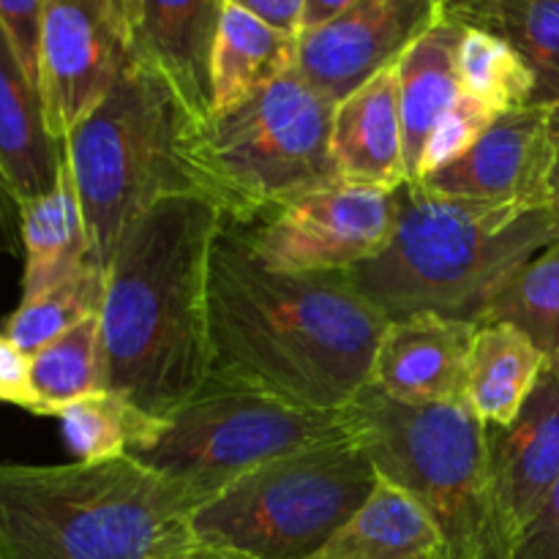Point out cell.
<instances>
[{"mask_svg":"<svg viewBox=\"0 0 559 559\" xmlns=\"http://www.w3.org/2000/svg\"><path fill=\"white\" fill-rule=\"evenodd\" d=\"M33 388L38 396V415L58 418L60 409L104 388L102 320L87 317L47 347L31 355Z\"/></svg>","mask_w":559,"mask_h":559,"instance_id":"cell-27","label":"cell"},{"mask_svg":"<svg viewBox=\"0 0 559 559\" xmlns=\"http://www.w3.org/2000/svg\"><path fill=\"white\" fill-rule=\"evenodd\" d=\"M442 540L413 495L377 478L369 500L309 559H440Z\"/></svg>","mask_w":559,"mask_h":559,"instance_id":"cell-20","label":"cell"},{"mask_svg":"<svg viewBox=\"0 0 559 559\" xmlns=\"http://www.w3.org/2000/svg\"><path fill=\"white\" fill-rule=\"evenodd\" d=\"M559 484V364L549 358L522 413L491 431V506L502 557L511 559L546 497Z\"/></svg>","mask_w":559,"mask_h":559,"instance_id":"cell-14","label":"cell"},{"mask_svg":"<svg viewBox=\"0 0 559 559\" xmlns=\"http://www.w3.org/2000/svg\"><path fill=\"white\" fill-rule=\"evenodd\" d=\"M445 11L516 49L535 80L530 107H559V0H448Z\"/></svg>","mask_w":559,"mask_h":559,"instance_id":"cell-24","label":"cell"},{"mask_svg":"<svg viewBox=\"0 0 559 559\" xmlns=\"http://www.w3.org/2000/svg\"><path fill=\"white\" fill-rule=\"evenodd\" d=\"M511 559H559V484L519 535Z\"/></svg>","mask_w":559,"mask_h":559,"instance_id":"cell-33","label":"cell"},{"mask_svg":"<svg viewBox=\"0 0 559 559\" xmlns=\"http://www.w3.org/2000/svg\"><path fill=\"white\" fill-rule=\"evenodd\" d=\"M63 156V142L47 129L38 85L0 25V169L20 205L55 189Z\"/></svg>","mask_w":559,"mask_h":559,"instance_id":"cell-18","label":"cell"},{"mask_svg":"<svg viewBox=\"0 0 559 559\" xmlns=\"http://www.w3.org/2000/svg\"><path fill=\"white\" fill-rule=\"evenodd\" d=\"M448 0H360L328 25L300 33L295 69L338 104L396 60L442 16Z\"/></svg>","mask_w":559,"mask_h":559,"instance_id":"cell-12","label":"cell"},{"mask_svg":"<svg viewBox=\"0 0 559 559\" xmlns=\"http://www.w3.org/2000/svg\"><path fill=\"white\" fill-rule=\"evenodd\" d=\"M551 207L559 213V140H557L555 169H551Z\"/></svg>","mask_w":559,"mask_h":559,"instance_id":"cell-38","label":"cell"},{"mask_svg":"<svg viewBox=\"0 0 559 559\" xmlns=\"http://www.w3.org/2000/svg\"><path fill=\"white\" fill-rule=\"evenodd\" d=\"M224 216L205 197H169L115 246L102 304L104 388L169 420L211 382V254Z\"/></svg>","mask_w":559,"mask_h":559,"instance_id":"cell-2","label":"cell"},{"mask_svg":"<svg viewBox=\"0 0 559 559\" xmlns=\"http://www.w3.org/2000/svg\"><path fill=\"white\" fill-rule=\"evenodd\" d=\"M456 69L464 96L480 102L495 115L530 107L533 102V74L516 49L497 33L464 25Z\"/></svg>","mask_w":559,"mask_h":559,"instance_id":"cell-29","label":"cell"},{"mask_svg":"<svg viewBox=\"0 0 559 559\" xmlns=\"http://www.w3.org/2000/svg\"><path fill=\"white\" fill-rule=\"evenodd\" d=\"M211 491L134 456L98 464H0V559H162L194 544Z\"/></svg>","mask_w":559,"mask_h":559,"instance_id":"cell-4","label":"cell"},{"mask_svg":"<svg viewBox=\"0 0 559 559\" xmlns=\"http://www.w3.org/2000/svg\"><path fill=\"white\" fill-rule=\"evenodd\" d=\"M360 435L347 409L295 407L267 393L207 382L164 426L156 445L136 462L202 491H222L267 462Z\"/></svg>","mask_w":559,"mask_h":559,"instance_id":"cell-9","label":"cell"},{"mask_svg":"<svg viewBox=\"0 0 559 559\" xmlns=\"http://www.w3.org/2000/svg\"><path fill=\"white\" fill-rule=\"evenodd\" d=\"M229 3L249 11L267 27L287 33V36H300V31H304L306 0H229Z\"/></svg>","mask_w":559,"mask_h":559,"instance_id":"cell-34","label":"cell"},{"mask_svg":"<svg viewBox=\"0 0 559 559\" xmlns=\"http://www.w3.org/2000/svg\"><path fill=\"white\" fill-rule=\"evenodd\" d=\"M462 31V22L442 9L440 20L396 60L407 183L418 180L420 158L435 126L462 98L456 69Z\"/></svg>","mask_w":559,"mask_h":559,"instance_id":"cell-19","label":"cell"},{"mask_svg":"<svg viewBox=\"0 0 559 559\" xmlns=\"http://www.w3.org/2000/svg\"><path fill=\"white\" fill-rule=\"evenodd\" d=\"M129 63L123 0H44L38 93L49 134L63 142Z\"/></svg>","mask_w":559,"mask_h":559,"instance_id":"cell-11","label":"cell"},{"mask_svg":"<svg viewBox=\"0 0 559 559\" xmlns=\"http://www.w3.org/2000/svg\"><path fill=\"white\" fill-rule=\"evenodd\" d=\"M478 325L420 311L388 322L371 382L388 399L413 407L467 402V358Z\"/></svg>","mask_w":559,"mask_h":559,"instance_id":"cell-15","label":"cell"},{"mask_svg":"<svg viewBox=\"0 0 559 559\" xmlns=\"http://www.w3.org/2000/svg\"><path fill=\"white\" fill-rule=\"evenodd\" d=\"M377 478L360 435L289 453L202 502L191 533L254 559H309L358 513Z\"/></svg>","mask_w":559,"mask_h":559,"instance_id":"cell-8","label":"cell"},{"mask_svg":"<svg viewBox=\"0 0 559 559\" xmlns=\"http://www.w3.org/2000/svg\"><path fill=\"white\" fill-rule=\"evenodd\" d=\"M355 3H360V0H306L304 31L300 33H309V31H317V27L328 25V22H333L336 16H342L344 11L353 9Z\"/></svg>","mask_w":559,"mask_h":559,"instance_id":"cell-36","label":"cell"},{"mask_svg":"<svg viewBox=\"0 0 559 559\" xmlns=\"http://www.w3.org/2000/svg\"><path fill=\"white\" fill-rule=\"evenodd\" d=\"M333 109L293 66L235 109L200 123L197 167L224 222L254 227L298 197L342 180L331 153Z\"/></svg>","mask_w":559,"mask_h":559,"instance_id":"cell-6","label":"cell"},{"mask_svg":"<svg viewBox=\"0 0 559 559\" xmlns=\"http://www.w3.org/2000/svg\"><path fill=\"white\" fill-rule=\"evenodd\" d=\"M44 0H0V25L14 44L16 58L38 85V44H41Z\"/></svg>","mask_w":559,"mask_h":559,"instance_id":"cell-31","label":"cell"},{"mask_svg":"<svg viewBox=\"0 0 559 559\" xmlns=\"http://www.w3.org/2000/svg\"><path fill=\"white\" fill-rule=\"evenodd\" d=\"M491 322L522 331L546 358L559 355V238L497 289L475 325Z\"/></svg>","mask_w":559,"mask_h":559,"instance_id":"cell-26","label":"cell"},{"mask_svg":"<svg viewBox=\"0 0 559 559\" xmlns=\"http://www.w3.org/2000/svg\"><path fill=\"white\" fill-rule=\"evenodd\" d=\"M20 216L22 254H25L22 300L36 298L93 260L91 235L66 156L55 189L22 202Z\"/></svg>","mask_w":559,"mask_h":559,"instance_id":"cell-21","label":"cell"},{"mask_svg":"<svg viewBox=\"0 0 559 559\" xmlns=\"http://www.w3.org/2000/svg\"><path fill=\"white\" fill-rule=\"evenodd\" d=\"M0 402L14 404L38 415V396L33 388L31 355L22 353L0 328Z\"/></svg>","mask_w":559,"mask_h":559,"instance_id":"cell-32","label":"cell"},{"mask_svg":"<svg viewBox=\"0 0 559 559\" xmlns=\"http://www.w3.org/2000/svg\"><path fill=\"white\" fill-rule=\"evenodd\" d=\"M495 118L497 115L491 112L489 107H484L480 102H475V98L462 93V98L442 115L440 123L431 131L429 142H426L424 158H420L418 180H424L426 175L437 173V169L448 167V164L456 162L459 156H464V153L478 142V136L489 129ZM418 180H415V183H418Z\"/></svg>","mask_w":559,"mask_h":559,"instance_id":"cell-30","label":"cell"},{"mask_svg":"<svg viewBox=\"0 0 559 559\" xmlns=\"http://www.w3.org/2000/svg\"><path fill=\"white\" fill-rule=\"evenodd\" d=\"M107 271L96 262H85L80 271L52 284L41 295L22 300L20 309L3 322V331L22 353L33 355L66 331L85 322L87 317L102 314Z\"/></svg>","mask_w":559,"mask_h":559,"instance_id":"cell-28","label":"cell"},{"mask_svg":"<svg viewBox=\"0 0 559 559\" xmlns=\"http://www.w3.org/2000/svg\"><path fill=\"white\" fill-rule=\"evenodd\" d=\"M331 153L344 183L388 191L407 183L396 66L374 74L336 104Z\"/></svg>","mask_w":559,"mask_h":559,"instance_id":"cell-17","label":"cell"},{"mask_svg":"<svg viewBox=\"0 0 559 559\" xmlns=\"http://www.w3.org/2000/svg\"><path fill=\"white\" fill-rule=\"evenodd\" d=\"M353 409L377 473L435 522L440 559H506L491 506V426L467 402L413 407L366 385Z\"/></svg>","mask_w":559,"mask_h":559,"instance_id":"cell-7","label":"cell"},{"mask_svg":"<svg viewBox=\"0 0 559 559\" xmlns=\"http://www.w3.org/2000/svg\"><path fill=\"white\" fill-rule=\"evenodd\" d=\"M197 118L173 82L131 60L102 104L63 140L91 257L107 271L120 235L169 197H205Z\"/></svg>","mask_w":559,"mask_h":559,"instance_id":"cell-5","label":"cell"},{"mask_svg":"<svg viewBox=\"0 0 559 559\" xmlns=\"http://www.w3.org/2000/svg\"><path fill=\"white\" fill-rule=\"evenodd\" d=\"M557 140L559 107L511 109L497 115L464 156L418 183L464 200L551 207Z\"/></svg>","mask_w":559,"mask_h":559,"instance_id":"cell-13","label":"cell"},{"mask_svg":"<svg viewBox=\"0 0 559 559\" xmlns=\"http://www.w3.org/2000/svg\"><path fill=\"white\" fill-rule=\"evenodd\" d=\"M162 559H254V557L243 555V551L224 549V546H211V544H200V540H194V544L186 546V549L175 551V555L162 557Z\"/></svg>","mask_w":559,"mask_h":559,"instance_id":"cell-37","label":"cell"},{"mask_svg":"<svg viewBox=\"0 0 559 559\" xmlns=\"http://www.w3.org/2000/svg\"><path fill=\"white\" fill-rule=\"evenodd\" d=\"M393 202L385 249L344 271L388 320L435 311L475 325L497 289L559 238L555 207L464 200L420 183L399 186Z\"/></svg>","mask_w":559,"mask_h":559,"instance_id":"cell-3","label":"cell"},{"mask_svg":"<svg viewBox=\"0 0 559 559\" xmlns=\"http://www.w3.org/2000/svg\"><path fill=\"white\" fill-rule=\"evenodd\" d=\"M396 224L393 191L338 183L309 191L262 224L243 229L257 260L271 271H349L388 246Z\"/></svg>","mask_w":559,"mask_h":559,"instance_id":"cell-10","label":"cell"},{"mask_svg":"<svg viewBox=\"0 0 559 559\" xmlns=\"http://www.w3.org/2000/svg\"><path fill=\"white\" fill-rule=\"evenodd\" d=\"M229 0H123L129 58L167 76L191 112L211 118V55Z\"/></svg>","mask_w":559,"mask_h":559,"instance_id":"cell-16","label":"cell"},{"mask_svg":"<svg viewBox=\"0 0 559 559\" xmlns=\"http://www.w3.org/2000/svg\"><path fill=\"white\" fill-rule=\"evenodd\" d=\"M551 360H557V364H559V355H555V358H551Z\"/></svg>","mask_w":559,"mask_h":559,"instance_id":"cell-39","label":"cell"},{"mask_svg":"<svg viewBox=\"0 0 559 559\" xmlns=\"http://www.w3.org/2000/svg\"><path fill=\"white\" fill-rule=\"evenodd\" d=\"M207 304L211 382L309 409H347L360 396L391 322L344 271H271L227 222L213 243Z\"/></svg>","mask_w":559,"mask_h":559,"instance_id":"cell-1","label":"cell"},{"mask_svg":"<svg viewBox=\"0 0 559 559\" xmlns=\"http://www.w3.org/2000/svg\"><path fill=\"white\" fill-rule=\"evenodd\" d=\"M298 38L227 3L211 55V118L229 112L293 69Z\"/></svg>","mask_w":559,"mask_h":559,"instance_id":"cell-22","label":"cell"},{"mask_svg":"<svg viewBox=\"0 0 559 559\" xmlns=\"http://www.w3.org/2000/svg\"><path fill=\"white\" fill-rule=\"evenodd\" d=\"M549 358L513 325H478L467 358V404L489 426L506 429L522 413Z\"/></svg>","mask_w":559,"mask_h":559,"instance_id":"cell-23","label":"cell"},{"mask_svg":"<svg viewBox=\"0 0 559 559\" xmlns=\"http://www.w3.org/2000/svg\"><path fill=\"white\" fill-rule=\"evenodd\" d=\"M22 254V216L20 200L11 191L3 169H0V257Z\"/></svg>","mask_w":559,"mask_h":559,"instance_id":"cell-35","label":"cell"},{"mask_svg":"<svg viewBox=\"0 0 559 559\" xmlns=\"http://www.w3.org/2000/svg\"><path fill=\"white\" fill-rule=\"evenodd\" d=\"M76 462L98 464L134 456L156 445L167 420L145 413L115 391H98L69 404L58 415Z\"/></svg>","mask_w":559,"mask_h":559,"instance_id":"cell-25","label":"cell"}]
</instances>
